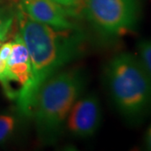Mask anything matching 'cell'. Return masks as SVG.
<instances>
[{
  "mask_svg": "<svg viewBox=\"0 0 151 151\" xmlns=\"http://www.w3.org/2000/svg\"><path fill=\"white\" fill-rule=\"evenodd\" d=\"M17 119L11 114L0 115V143L9 139L16 128Z\"/></svg>",
  "mask_w": 151,
  "mask_h": 151,
  "instance_id": "obj_8",
  "label": "cell"
},
{
  "mask_svg": "<svg viewBox=\"0 0 151 151\" xmlns=\"http://www.w3.org/2000/svg\"><path fill=\"white\" fill-rule=\"evenodd\" d=\"M12 46H13V42H6L3 44L0 47V60L7 61L9 59V55L11 54L12 50Z\"/></svg>",
  "mask_w": 151,
  "mask_h": 151,
  "instance_id": "obj_11",
  "label": "cell"
},
{
  "mask_svg": "<svg viewBox=\"0 0 151 151\" xmlns=\"http://www.w3.org/2000/svg\"><path fill=\"white\" fill-rule=\"evenodd\" d=\"M6 69V61H4L2 60H0V76L4 73V71Z\"/></svg>",
  "mask_w": 151,
  "mask_h": 151,
  "instance_id": "obj_13",
  "label": "cell"
},
{
  "mask_svg": "<svg viewBox=\"0 0 151 151\" xmlns=\"http://www.w3.org/2000/svg\"><path fill=\"white\" fill-rule=\"evenodd\" d=\"M86 82L82 70L70 69L58 71L40 86L31 117L42 144L52 145L59 139L70 109L81 96Z\"/></svg>",
  "mask_w": 151,
  "mask_h": 151,
  "instance_id": "obj_2",
  "label": "cell"
},
{
  "mask_svg": "<svg viewBox=\"0 0 151 151\" xmlns=\"http://www.w3.org/2000/svg\"><path fill=\"white\" fill-rule=\"evenodd\" d=\"M19 7L35 21L57 30L78 29L63 7L53 0H19Z\"/></svg>",
  "mask_w": 151,
  "mask_h": 151,
  "instance_id": "obj_6",
  "label": "cell"
},
{
  "mask_svg": "<svg viewBox=\"0 0 151 151\" xmlns=\"http://www.w3.org/2000/svg\"><path fill=\"white\" fill-rule=\"evenodd\" d=\"M145 142L146 148L149 150H151V125L150 126V128L148 129L147 132H146Z\"/></svg>",
  "mask_w": 151,
  "mask_h": 151,
  "instance_id": "obj_12",
  "label": "cell"
},
{
  "mask_svg": "<svg viewBox=\"0 0 151 151\" xmlns=\"http://www.w3.org/2000/svg\"><path fill=\"white\" fill-rule=\"evenodd\" d=\"M19 35L28 49L31 79L16 100L19 113L31 117L40 86L60 68L83 53L84 36L79 29L57 30L30 19L19 7L16 13Z\"/></svg>",
  "mask_w": 151,
  "mask_h": 151,
  "instance_id": "obj_1",
  "label": "cell"
},
{
  "mask_svg": "<svg viewBox=\"0 0 151 151\" xmlns=\"http://www.w3.org/2000/svg\"><path fill=\"white\" fill-rule=\"evenodd\" d=\"M104 81L112 103L126 120L139 122L151 111V77L135 55H114L104 68Z\"/></svg>",
  "mask_w": 151,
  "mask_h": 151,
  "instance_id": "obj_3",
  "label": "cell"
},
{
  "mask_svg": "<svg viewBox=\"0 0 151 151\" xmlns=\"http://www.w3.org/2000/svg\"><path fill=\"white\" fill-rule=\"evenodd\" d=\"M56 4L63 7L70 16H75L83 7L84 0H53Z\"/></svg>",
  "mask_w": 151,
  "mask_h": 151,
  "instance_id": "obj_10",
  "label": "cell"
},
{
  "mask_svg": "<svg viewBox=\"0 0 151 151\" xmlns=\"http://www.w3.org/2000/svg\"><path fill=\"white\" fill-rule=\"evenodd\" d=\"M12 1H14V2H16V1H18V0H12Z\"/></svg>",
  "mask_w": 151,
  "mask_h": 151,
  "instance_id": "obj_15",
  "label": "cell"
},
{
  "mask_svg": "<svg viewBox=\"0 0 151 151\" xmlns=\"http://www.w3.org/2000/svg\"><path fill=\"white\" fill-rule=\"evenodd\" d=\"M83 12L98 35L109 42L134 31L141 7L139 0H84Z\"/></svg>",
  "mask_w": 151,
  "mask_h": 151,
  "instance_id": "obj_4",
  "label": "cell"
},
{
  "mask_svg": "<svg viewBox=\"0 0 151 151\" xmlns=\"http://www.w3.org/2000/svg\"><path fill=\"white\" fill-rule=\"evenodd\" d=\"M102 122L99 99L94 93L80 97L74 103L65 121V128L71 136L86 139L94 134Z\"/></svg>",
  "mask_w": 151,
  "mask_h": 151,
  "instance_id": "obj_5",
  "label": "cell"
},
{
  "mask_svg": "<svg viewBox=\"0 0 151 151\" xmlns=\"http://www.w3.org/2000/svg\"><path fill=\"white\" fill-rule=\"evenodd\" d=\"M139 60L151 77V40H144L138 45Z\"/></svg>",
  "mask_w": 151,
  "mask_h": 151,
  "instance_id": "obj_9",
  "label": "cell"
},
{
  "mask_svg": "<svg viewBox=\"0 0 151 151\" xmlns=\"http://www.w3.org/2000/svg\"><path fill=\"white\" fill-rule=\"evenodd\" d=\"M16 13L10 6H0V41L6 40Z\"/></svg>",
  "mask_w": 151,
  "mask_h": 151,
  "instance_id": "obj_7",
  "label": "cell"
},
{
  "mask_svg": "<svg viewBox=\"0 0 151 151\" xmlns=\"http://www.w3.org/2000/svg\"><path fill=\"white\" fill-rule=\"evenodd\" d=\"M4 1V0H0V4H2V3H3Z\"/></svg>",
  "mask_w": 151,
  "mask_h": 151,
  "instance_id": "obj_14",
  "label": "cell"
}]
</instances>
